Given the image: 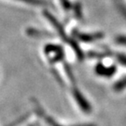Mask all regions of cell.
I'll list each match as a JSON object with an SVG mask.
<instances>
[{
  "mask_svg": "<svg viewBox=\"0 0 126 126\" xmlns=\"http://www.w3.org/2000/svg\"><path fill=\"white\" fill-rule=\"evenodd\" d=\"M36 106L34 110L36 111L38 115H39L40 117H42L45 121V124L47 126H94V125H90V124H81V125H68V124H64L63 123H60L58 121H55L53 118H52L50 116L47 115L44 111V110L39 106V104L36 103Z\"/></svg>",
  "mask_w": 126,
  "mask_h": 126,
  "instance_id": "obj_1",
  "label": "cell"
},
{
  "mask_svg": "<svg viewBox=\"0 0 126 126\" xmlns=\"http://www.w3.org/2000/svg\"><path fill=\"white\" fill-rule=\"evenodd\" d=\"M125 87H126V78L123 79L122 81H118L116 84V86H115V89H116V90H121V89H124Z\"/></svg>",
  "mask_w": 126,
  "mask_h": 126,
  "instance_id": "obj_2",
  "label": "cell"
},
{
  "mask_svg": "<svg viewBox=\"0 0 126 126\" xmlns=\"http://www.w3.org/2000/svg\"><path fill=\"white\" fill-rule=\"evenodd\" d=\"M118 41L120 42L121 44L126 45V37H120L119 39H118Z\"/></svg>",
  "mask_w": 126,
  "mask_h": 126,
  "instance_id": "obj_3",
  "label": "cell"
},
{
  "mask_svg": "<svg viewBox=\"0 0 126 126\" xmlns=\"http://www.w3.org/2000/svg\"><path fill=\"white\" fill-rule=\"evenodd\" d=\"M118 60H120V61L123 63V64H124V65H126V57H118Z\"/></svg>",
  "mask_w": 126,
  "mask_h": 126,
  "instance_id": "obj_4",
  "label": "cell"
}]
</instances>
